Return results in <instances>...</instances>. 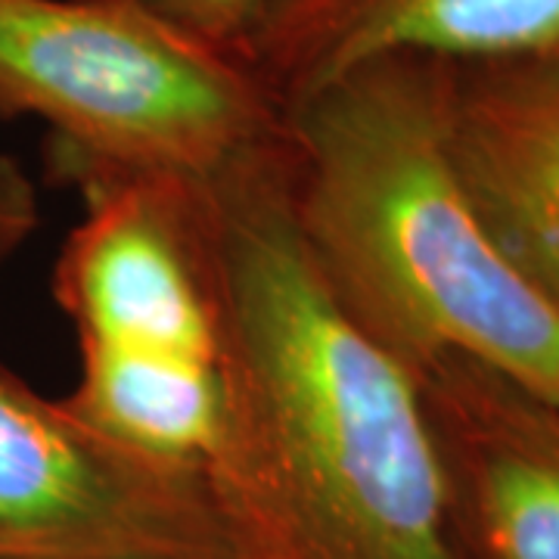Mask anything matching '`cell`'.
<instances>
[{
	"label": "cell",
	"mask_w": 559,
	"mask_h": 559,
	"mask_svg": "<svg viewBox=\"0 0 559 559\" xmlns=\"http://www.w3.org/2000/svg\"><path fill=\"white\" fill-rule=\"evenodd\" d=\"M224 436L205 481L234 559H457L417 377L301 249L286 143L205 183Z\"/></svg>",
	"instance_id": "6da1fadb"
},
{
	"label": "cell",
	"mask_w": 559,
	"mask_h": 559,
	"mask_svg": "<svg viewBox=\"0 0 559 559\" xmlns=\"http://www.w3.org/2000/svg\"><path fill=\"white\" fill-rule=\"evenodd\" d=\"M180 35L240 60L286 0H131Z\"/></svg>",
	"instance_id": "30bf717a"
},
{
	"label": "cell",
	"mask_w": 559,
	"mask_h": 559,
	"mask_svg": "<svg viewBox=\"0 0 559 559\" xmlns=\"http://www.w3.org/2000/svg\"><path fill=\"white\" fill-rule=\"evenodd\" d=\"M79 380L62 404L138 457L205 473L227 419L221 364L183 352L79 342Z\"/></svg>",
	"instance_id": "9c48e42d"
},
{
	"label": "cell",
	"mask_w": 559,
	"mask_h": 559,
	"mask_svg": "<svg viewBox=\"0 0 559 559\" xmlns=\"http://www.w3.org/2000/svg\"><path fill=\"white\" fill-rule=\"evenodd\" d=\"M457 559H559V404L448 355L417 377Z\"/></svg>",
	"instance_id": "8992f818"
},
{
	"label": "cell",
	"mask_w": 559,
	"mask_h": 559,
	"mask_svg": "<svg viewBox=\"0 0 559 559\" xmlns=\"http://www.w3.org/2000/svg\"><path fill=\"white\" fill-rule=\"evenodd\" d=\"M448 62L370 57L289 106V215L330 299L414 377L466 355L559 404V308L500 259L444 150Z\"/></svg>",
	"instance_id": "7a4b0ae2"
},
{
	"label": "cell",
	"mask_w": 559,
	"mask_h": 559,
	"mask_svg": "<svg viewBox=\"0 0 559 559\" xmlns=\"http://www.w3.org/2000/svg\"><path fill=\"white\" fill-rule=\"evenodd\" d=\"M38 187L16 156L0 153V271L38 234Z\"/></svg>",
	"instance_id": "8fae6325"
},
{
	"label": "cell",
	"mask_w": 559,
	"mask_h": 559,
	"mask_svg": "<svg viewBox=\"0 0 559 559\" xmlns=\"http://www.w3.org/2000/svg\"><path fill=\"white\" fill-rule=\"evenodd\" d=\"M441 128L485 237L559 308V50L451 60Z\"/></svg>",
	"instance_id": "52a82bcc"
},
{
	"label": "cell",
	"mask_w": 559,
	"mask_h": 559,
	"mask_svg": "<svg viewBox=\"0 0 559 559\" xmlns=\"http://www.w3.org/2000/svg\"><path fill=\"white\" fill-rule=\"evenodd\" d=\"M53 264V299L79 342L221 358L205 183L97 175Z\"/></svg>",
	"instance_id": "5b68a950"
},
{
	"label": "cell",
	"mask_w": 559,
	"mask_h": 559,
	"mask_svg": "<svg viewBox=\"0 0 559 559\" xmlns=\"http://www.w3.org/2000/svg\"><path fill=\"white\" fill-rule=\"evenodd\" d=\"M0 119L44 121L75 183H209L286 143V109L246 62L131 0H0Z\"/></svg>",
	"instance_id": "3957f363"
},
{
	"label": "cell",
	"mask_w": 559,
	"mask_h": 559,
	"mask_svg": "<svg viewBox=\"0 0 559 559\" xmlns=\"http://www.w3.org/2000/svg\"><path fill=\"white\" fill-rule=\"evenodd\" d=\"M559 50V0H286L242 62L283 109L382 53L491 60Z\"/></svg>",
	"instance_id": "ba28073f"
},
{
	"label": "cell",
	"mask_w": 559,
	"mask_h": 559,
	"mask_svg": "<svg viewBox=\"0 0 559 559\" xmlns=\"http://www.w3.org/2000/svg\"><path fill=\"white\" fill-rule=\"evenodd\" d=\"M0 559H234L205 473L124 451L0 364Z\"/></svg>",
	"instance_id": "277c9868"
}]
</instances>
